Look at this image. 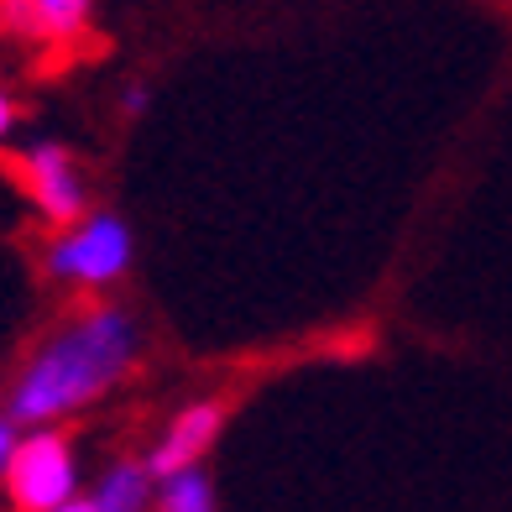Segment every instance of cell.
<instances>
[{"label":"cell","mask_w":512,"mask_h":512,"mask_svg":"<svg viewBox=\"0 0 512 512\" xmlns=\"http://www.w3.org/2000/svg\"><path fill=\"white\" fill-rule=\"evenodd\" d=\"M79 465H74V445L58 429H37L16 445L11 465H6V492L21 512H58L63 502H74L79 492Z\"/></svg>","instance_id":"cell-2"},{"label":"cell","mask_w":512,"mask_h":512,"mask_svg":"<svg viewBox=\"0 0 512 512\" xmlns=\"http://www.w3.org/2000/svg\"><path fill=\"white\" fill-rule=\"evenodd\" d=\"M89 502H95V512H142L152 502V471L136 460L110 465L100 476V486L89 492Z\"/></svg>","instance_id":"cell-7"},{"label":"cell","mask_w":512,"mask_h":512,"mask_svg":"<svg viewBox=\"0 0 512 512\" xmlns=\"http://www.w3.org/2000/svg\"><path fill=\"white\" fill-rule=\"evenodd\" d=\"M27 183H32L37 209L53 225H79V215H84V183L74 173V157H68L63 147H37L27 157Z\"/></svg>","instance_id":"cell-5"},{"label":"cell","mask_w":512,"mask_h":512,"mask_svg":"<svg viewBox=\"0 0 512 512\" xmlns=\"http://www.w3.org/2000/svg\"><path fill=\"white\" fill-rule=\"evenodd\" d=\"M220 424H225V403H194V408H183L173 424H168V434H162V445L152 450L147 471L157 481H173L183 471H199V455L215 445Z\"/></svg>","instance_id":"cell-4"},{"label":"cell","mask_w":512,"mask_h":512,"mask_svg":"<svg viewBox=\"0 0 512 512\" xmlns=\"http://www.w3.org/2000/svg\"><path fill=\"white\" fill-rule=\"evenodd\" d=\"M126 267H131V230L115 215H95V220L74 225L48 251V272L68 277V283H110Z\"/></svg>","instance_id":"cell-3"},{"label":"cell","mask_w":512,"mask_h":512,"mask_svg":"<svg viewBox=\"0 0 512 512\" xmlns=\"http://www.w3.org/2000/svg\"><path fill=\"white\" fill-rule=\"evenodd\" d=\"M157 507L162 512H215V486H209L204 471H183L173 481H162Z\"/></svg>","instance_id":"cell-8"},{"label":"cell","mask_w":512,"mask_h":512,"mask_svg":"<svg viewBox=\"0 0 512 512\" xmlns=\"http://www.w3.org/2000/svg\"><path fill=\"white\" fill-rule=\"evenodd\" d=\"M58 512H95V502H89V497H74V502H63Z\"/></svg>","instance_id":"cell-11"},{"label":"cell","mask_w":512,"mask_h":512,"mask_svg":"<svg viewBox=\"0 0 512 512\" xmlns=\"http://www.w3.org/2000/svg\"><path fill=\"white\" fill-rule=\"evenodd\" d=\"M16 126V105H11V95H6V89H0V136H6Z\"/></svg>","instance_id":"cell-10"},{"label":"cell","mask_w":512,"mask_h":512,"mask_svg":"<svg viewBox=\"0 0 512 512\" xmlns=\"http://www.w3.org/2000/svg\"><path fill=\"white\" fill-rule=\"evenodd\" d=\"M0 21L16 32H32V37H74L84 32L89 21V6L84 0H6L0 6Z\"/></svg>","instance_id":"cell-6"},{"label":"cell","mask_w":512,"mask_h":512,"mask_svg":"<svg viewBox=\"0 0 512 512\" xmlns=\"http://www.w3.org/2000/svg\"><path fill=\"white\" fill-rule=\"evenodd\" d=\"M16 445H21V439H16V424H11V418H0V476H6V465H11Z\"/></svg>","instance_id":"cell-9"},{"label":"cell","mask_w":512,"mask_h":512,"mask_svg":"<svg viewBox=\"0 0 512 512\" xmlns=\"http://www.w3.org/2000/svg\"><path fill=\"white\" fill-rule=\"evenodd\" d=\"M131 356H136V324L121 309L84 314L27 361V371H21L16 387H11L6 418L11 424L48 429L53 418L105 398V392L126 377Z\"/></svg>","instance_id":"cell-1"}]
</instances>
